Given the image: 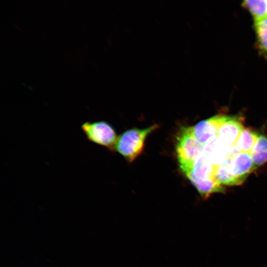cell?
<instances>
[{"mask_svg": "<svg viewBox=\"0 0 267 267\" xmlns=\"http://www.w3.org/2000/svg\"><path fill=\"white\" fill-rule=\"evenodd\" d=\"M202 145L194 136L192 127H182L176 137V152L179 169L189 170L202 152Z\"/></svg>", "mask_w": 267, "mask_h": 267, "instance_id": "cell-1", "label": "cell"}, {"mask_svg": "<svg viewBox=\"0 0 267 267\" xmlns=\"http://www.w3.org/2000/svg\"><path fill=\"white\" fill-rule=\"evenodd\" d=\"M157 128L154 124L144 129L126 131L118 137L114 149L128 161L133 162L142 153L147 137Z\"/></svg>", "mask_w": 267, "mask_h": 267, "instance_id": "cell-2", "label": "cell"}, {"mask_svg": "<svg viewBox=\"0 0 267 267\" xmlns=\"http://www.w3.org/2000/svg\"><path fill=\"white\" fill-rule=\"evenodd\" d=\"M81 129L90 142L113 150L118 139L116 132L108 123L104 121L86 122Z\"/></svg>", "mask_w": 267, "mask_h": 267, "instance_id": "cell-3", "label": "cell"}, {"mask_svg": "<svg viewBox=\"0 0 267 267\" xmlns=\"http://www.w3.org/2000/svg\"><path fill=\"white\" fill-rule=\"evenodd\" d=\"M227 117V115H216L199 122L192 127L194 136L202 145L206 144L216 137L219 127Z\"/></svg>", "mask_w": 267, "mask_h": 267, "instance_id": "cell-4", "label": "cell"}, {"mask_svg": "<svg viewBox=\"0 0 267 267\" xmlns=\"http://www.w3.org/2000/svg\"><path fill=\"white\" fill-rule=\"evenodd\" d=\"M244 129L240 117L228 116L219 127L216 137L224 145L232 146L235 144Z\"/></svg>", "mask_w": 267, "mask_h": 267, "instance_id": "cell-5", "label": "cell"}, {"mask_svg": "<svg viewBox=\"0 0 267 267\" xmlns=\"http://www.w3.org/2000/svg\"><path fill=\"white\" fill-rule=\"evenodd\" d=\"M230 168L233 176L242 184L256 170L250 153L239 152L231 157Z\"/></svg>", "mask_w": 267, "mask_h": 267, "instance_id": "cell-6", "label": "cell"}, {"mask_svg": "<svg viewBox=\"0 0 267 267\" xmlns=\"http://www.w3.org/2000/svg\"><path fill=\"white\" fill-rule=\"evenodd\" d=\"M216 167L202 152L191 168L183 174L191 182L196 180L215 178Z\"/></svg>", "mask_w": 267, "mask_h": 267, "instance_id": "cell-7", "label": "cell"}, {"mask_svg": "<svg viewBox=\"0 0 267 267\" xmlns=\"http://www.w3.org/2000/svg\"><path fill=\"white\" fill-rule=\"evenodd\" d=\"M202 153L216 167L221 165L228 158L234 155L231 146L224 145L216 137L203 145Z\"/></svg>", "mask_w": 267, "mask_h": 267, "instance_id": "cell-8", "label": "cell"}, {"mask_svg": "<svg viewBox=\"0 0 267 267\" xmlns=\"http://www.w3.org/2000/svg\"><path fill=\"white\" fill-rule=\"evenodd\" d=\"M231 157L228 158L221 165L216 167L215 178L221 184L233 186L240 185L238 181L233 176L230 168Z\"/></svg>", "mask_w": 267, "mask_h": 267, "instance_id": "cell-9", "label": "cell"}, {"mask_svg": "<svg viewBox=\"0 0 267 267\" xmlns=\"http://www.w3.org/2000/svg\"><path fill=\"white\" fill-rule=\"evenodd\" d=\"M255 169L267 161V137L260 134L250 152Z\"/></svg>", "mask_w": 267, "mask_h": 267, "instance_id": "cell-10", "label": "cell"}, {"mask_svg": "<svg viewBox=\"0 0 267 267\" xmlns=\"http://www.w3.org/2000/svg\"><path fill=\"white\" fill-rule=\"evenodd\" d=\"M259 135L253 130L244 128L235 145L239 152L250 153Z\"/></svg>", "mask_w": 267, "mask_h": 267, "instance_id": "cell-11", "label": "cell"}, {"mask_svg": "<svg viewBox=\"0 0 267 267\" xmlns=\"http://www.w3.org/2000/svg\"><path fill=\"white\" fill-rule=\"evenodd\" d=\"M242 5L250 12L255 22L267 17V2L265 0H247Z\"/></svg>", "mask_w": 267, "mask_h": 267, "instance_id": "cell-12", "label": "cell"}, {"mask_svg": "<svg viewBox=\"0 0 267 267\" xmlns=\"http://www.w3.org/2000/svg\"><path fill=\"white\" fill-rule=\"evenodd\" d=\"M257 43L261 50L267 54V17L255 22Z\"/></svg>", "mask_w": 267, "mask_h": 267, "instance_id": "cell-13", "label": "cell"}, {"mask_svg": "<svg viewBox=\"0 0 267 267\" xmlns=\"http://www.w3.org/2000/svg\"></svg>", "mask_w": 267, "mask_h": 267, "instance_id": "cell-14", "label": "cell"}]
</instances>
